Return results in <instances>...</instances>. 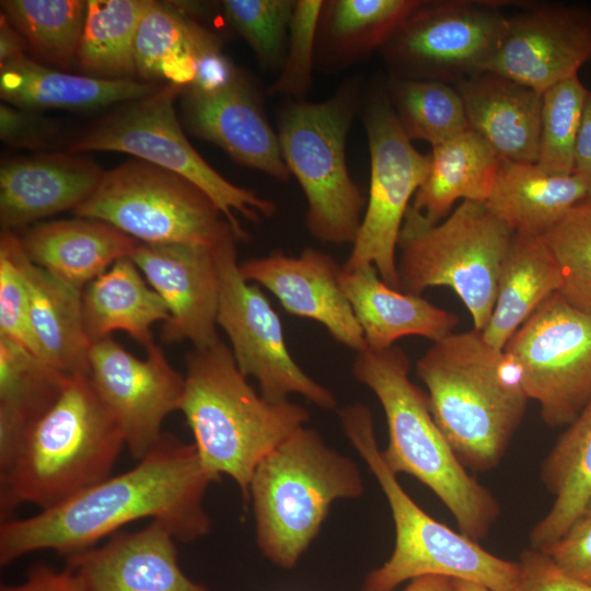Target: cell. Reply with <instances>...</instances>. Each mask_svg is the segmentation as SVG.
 Returning a JSON list of instances; mask_svg holds the SVG:
<instances>
[{"instance_id": "cell-43", "label": "cell", "mask_w": 591, "mask_h": 591, "mask_svg": "<svg viewBox=\"0 0 591 591\" xmlns=\"http://www.w3.org/2000/svg\"><path fill=\"white\" fill-rule=\"evenodd\" d=\"M0 336L40 358L31 325L27 289L13 254L11 232L0 235Z\"/></svg>"}, {"instance_id": "cell-35", "label": "cell", "mask_w": 591, "mask_h": 591, "mask_svg": "<svg viewBox=\"0 0 591 591\" xmlns=\"http://www.w3.org/2000/svg\"><path fill=\"white\" fill-rule=\"evenodd\" d=\"M220 46L212 32L176 5L153 1L137 32V76L149 82L165 80L188 86L195 79L198 56Z\"/></svg>"}, {"instance_id": "cell-46", "label": "cell", "mask_w": 591, "mask_h": 591, "mask_svg": "<svg viewBox=\"0 0 591 591\" xmlns=\"http://www.w3.org/2000/svg\"><path fill=\"white\" fill-rule=\"evenodd\" d=\"M520 591H591L564 573L543 552L529 548L519 559Z\"/></svg>"}, {"instance_id": "cell-9", "label": "cell", "mask_w": 591, "mask_h": 591, "mask_svg": "<svg viewBox=\"0 0 591 591\" xmlns=\"http://www.w3.org/2000/svg\"><path fill=\"white\" fill-rule=\"evenodd\" d=\"M359 105L358 84L348 82L325 101L291 102L279 116L282 159L305 195L306 228L323 243L352 244L366 209L346 162L347 135Z\"/></svg>"}, {"instance_id": "cell-48", "label": "cell", "mask_w": 591, "mask_h": 591, "mask_svg": "<svg viewBox=\"0 0 591 591\" xmlns=\"http://www.w3.org/2000/svg\"><path fill=\"white\" fill-rule=\"evenodd\" d=\"M0 591H82V589L69 568L56 570L48 565L36 564L30 568L23 582L1 584Z\"/></svg>"}, {"instance_id": "cell-39", "label": "cell", "mask_w": 591, "mask_h": 591, "mask_svg": "<svg viewBox=\"0 0 591 591\" xmlns=\"http://www.w3.org/2000/svg\"><path fill=\"white\" fill-rule=\"evenodd\" d=\"M590 92L576 74L542 93L536 164L545 173H573L577 137Z\"/></svg>"}, {"instance_id": "cell-8", "label": "cell", "mask_w": 591, "mask_h": 591, "mask_svg": "<svg viewBox=\"0 0 591 591\" xmlns=\"http://www.w3.org/2000/svg\"><path fill=\"white\" fill-rule=\"evenodd\" d=\"M513 234L485 202L464 200L438 223L409 206L397 243L401 290L420 294L430 287L451 288L473 328L483 332Z\"/></svg>"}, {"instance_id": "cell-23", "label": "cell", "mask_w": 591, "mask_h": 591, "mask_svg": "<svg viewBox=\"0 0 591 591\" xmlns=\"http://www.w3.org/2000/svg\"><path fill=\"white\" fill-rule=\"evenodd\" d=\"M470 129L501 159L536 163L542 93L493 71H482L454 85Z\"/></svg>"}, {"instance_id": "cell-5", "label": "cell", "mask_w": 591, "mask_h": 591, "mask_svg": "<svg viewBox=\"0 0 591 591\" xmlns=\"http://www.w3.org/2000/svg\"><path fill=\"white\" fill-rule=\"evenodd\" d=\"M352 375L369 387L384 412L389 443L382 450L386 466L427 486L452 513L465 536L486 537L500 514L488 488L461 463L430 409L427 393L409 379V359L392 346L357 352Z\"/></svg>"}, {"instance_id": "cell-6", "label": "cell", "mask_w": 591, "mask_h": 591, "mask_svg": "<svg viewBox=\"0 0 591 591\" xmlns=\"http://www.w3.org/2000/svg\"><path fill=\"white\" fill-rule=\"evenodd\" d=\"M338 416L346 438L385 495L395 526L391 556L366 576L362 591H394L405 581L428 575L473 581L491 591H520L518 561L500 558L437 521L404 490L383 460L368 406L349 404Z\"/></svg>"}, {"instance_id": "cell-26", "label": "cell", "mask_w": 591, "mask_h": 591, "mask_svg": "<svg viewBox=\"0 0 591 591\" xmlns=\"http://www.w3.org/2000/svg\"><path fill=\"white\" fill-rule=\"evenodd\" d=\"M20 239L34 264L80 291L139 244L106 222L80 217L35 224Z\"/></svg>"}, {"instance_id": "cell-21", "label": "cell", "mask_w": 591, "mask_h": 591, "mask_svg": "<svg viewBox=\"0 0 591 591\" xmlns=\"http://www.w3.org/2000/svg\"><path fill=\"white\" fill-rule=\"evenodd\" d=\"M175 537L159 520L116 532L100 546L67 557L82 591H209L181 569Z\"/></svg>"}, {"instance_id": "cell-27", "label": "cell", "mask_w": 591, "mask_h": 591, "mask_svg": "<svg viewBox=\"0 0 591 591\" xmlns=\"http://www.w3.org/2000/svg\"><path fill=\"white\" fill-rule=\"evenodd\" d=\"M162 85L136 79L108 80L72 74L23 56L0 67L2 102L28 111H93L128 103Z\"/></svg>"}, {"instance_id": "cell-44", "label": "cell", "mask_w": 591, "mask_h": 591, "mask_svg": "<svg viewBox=\"0 0 591 591\" xmlns=\"http://www.w3.org/2000/svg\"><path fill=\"white\" fill-rule=\"evenodd\" d=\"M0 138L14 148L46 151L56 148L61 129L57 121L37 112L1 102Z\"/></svg>"}, {"instance_id": "cell-34", "label": "cell", "mask_w": 591, "mask_h": 591, "mask_svg": "<svg viewBox=\"0 0 591 591\" xmlns=\"http://www.w3.org/2000/svg\"><path fill=\"white\" fill-rule=\"evenodd\" d=\"M541 479L555 499L530 532L531 547L535 549L559 538L582 514L591 496V399L543 460Z\"/></svg>"}, {"instance_id": "cell-18", "label": "cell", "mask_w": 591, "mask_h": 591, "mask_svg": "<svg viewBox=\"0 0 591 591\" xmlns=\"http://www.w3.org/2000/svg\"><path fill=\"white\" fill-rule=\"evenodd\" d=\"M130 259L169 310L161 327L162 340H188L194 348H205L220 339L219 277L211 248L139 243Z\"/></svg>"}, {"instance_id": "cell-16", "label": "cell", "mask_w": 591, "mask_h": 591, "mask_svg": "<svg viewBox=\"0 0 591 591\" xmlns=\"http://www.w3.org/2000/svg\"><path fill=\"white\" fill-rule=\"evenodd\" d=\"M146 351L138 359L107 337L92 343L89 358L91 382L138 461L160 440L164 419L179 410L185 386L158 345Z\"/></svg>"}, {"instance_id": "cell-22", "label": "cell", "mask_w": 591, "mask_h": 591, "mask_svg": "<svg viewBox=\"0 0 591 591\" xmlns=\"http://www.w3.org/2000/svg\"><path fill=\"white\" fill-rule=\"evenodd\" d=\"M103 171L72 152L2 161L0 167L1 232H13L65 210H76L96 189Z\"/></svg>"}, {"instance_id": "cell-40", "label": "cell", "mask_w": 591, "mask_h": 591, "mask_svg": "<svg viewBox=\"0 0 591 591\" xmlns=\"http://www.w3.org/2000/svg\"><path fill=\"white\" fill-rule=\"evenodd\" d=\"M542 237L561 270L559 293L591 314V196L571 207Z\"/></svg>"}, {"instance_id": "cell-51", "label": "cell", "mask_w": 591, "mask_h": 591, "mask_svg": "<svg viewBox=\"0 0 591 591\" xmlns=\"http://www.w3.org/2000/svg\"><path fill=\"white\" fill-rule=\"evenodd\" d=\"M403 591H456V588L452 578L428 575L410 580Z\"/></svg>"}, {"instance_id": "cell-10", "label": "cell", "mask_w": 591, "mask_h": 591, "mask_svg": "<svg viewBox=\"0 0 591 591\" xmlns=\"http://www.w3.org/2000/svg\"><path fill=\"white\" fill-rule=\"evenodd\" d=\"M184 86L166 83L157 92L125 103L68 144L67 151L128 153L172 171L202 189L218 206L237 240L247 239L236 213L251 221L271 217L276 205L219 174L186 138L175 111Z\"/></svg>"}, {"instance_id": "cell-28", "label": "cell", "mask_w": 591, "mask_h": 591, "mask_svg": "<svg viewBox=\"0 0 591 591\" xmlns=\"http://www.w3.org/2000/svg\"><path fill=\"white\" fill-rule=\"evenodd\" d=\"M586 197L575 174L551 175L536 163L501 159L485 204L514 233L542 237Z\"/></svg>"}, {"instance_id": "cell-36", "label": "cell", "mask_w": 591, "mask_h": 591, "mask_svg": "<svg viewBox=\"0 0 591 591\" xmlns=\"http://www.w3.org/2000/svg\"><path fill=\"white\" fill-rule=\"evenodd\" d=\"M152 0H89L77 65L84 74L135 79L136 37Z\"/></svg>"}, {"instance_id": "cell-53", "label": "cell", "mask_w": 591, "mask_h": 591, "mask_svg": "<svg viewBox=\"0 0 591 591\" xmlns=\"http://www.w3.org/2000/svg\"><path fill=\"white\" fill-rule=\"evenodd\" d=\"M583 514L591 515V496L589 497L588 501L584 505Z\"/></svg>"}, {"instance_id": "cell-42", "label": "cell", "mask_w": 591, "mask_h": 591, "mask_svg": "<svg viewBox=\"0 0 591 591\" xmlns=\"http://www.w3.org/2000/svg\"><path fill=\"white\" fill-rule=\"evenodd\" d=\"M323 0H298L289 26L286 55L271 94L302 99L312 85Z\"/></svg>"}, {"instance_id": "cell-37", "label": "cell", "mask_w": 591, "mask_h": 591, "mask_svg": "<svg viewBox=\"0 0 591 591\" xmlns=\"http://www.w3.org/2000/svg\"><path fill=\"white\" fill-rule=\"evenodd\" d=\"M2 14L24 37L33 59L54 68L77 65L88 1L2 0Z\"/></svg>"}, {"instance_id": "cell-7", "label": "cell", "mask_w": 591, "mask_h": 591, "mask_svg": "<svg viewBox=\"0 0 591 591\" xmlns=\"http://www.w3.org/2000/svg\"><path fill=\"white\" fill-rule=\"evenodd\" d=\"M358 465L314 429L299 427L256 466L250 485L256 542L273 564L291 569L318 535L338 499L363 494Z\"/></svg>"}, {"instance_id": "cell-20", "label": "cell", "mask_w": 591, "mask_h": 591, "mask_svg": "<svg viewBox=\"0 0 591 591\" xmlns=\"http://www.w3.org/2000/svg\"><path fill=\"white\" fill-rule=\"evenodd\" d=\"M341 268L333 256L313 247L299 256L278 251L240 264L246 281L265 287L288 313L322 324L336 341L357 354L367 344L343 291Z\"/></svg>"}, {"instance_id": "cell-3", "label": "cell", "mask_w": 591, "mask_h": 591, "mask_svg": "<svg viewBox=\"0 0 591 591\" xmlns=\"http://www.w3.org/2000/svg\"><path fill=\"white\" fill-rule=\"evenodd\" d=\"M179 410L194 436L204 468L217 480L232 478L244 499L258 463L310 415L291 401L269 402L248 383L220 339L186 356Z\"/></svg>"}, {"instance_id": "cell-50", "label": "cell", "mask_w": 591, "mask_h": 591, "mask_svg": "<svg viewBox=\"0 0 591 591\" xmlns=\"http://www.w3.org/2000/svg\"><path fill=\"white\" fill-rule=\"evenodd\" d=\"M27 44L4 14H0V67L26 56Z\"/></svg>"}, {"instance_id": "cell-38", "label": "cell", "mask_w": 591, "mask_h": 591, "mask_svg": "<svg viewBox=\"0 0 591 591\" xmlns=\"http://www.w3.org/2000/svg\"><path fill=\"white\" fill-rule=\"evenodd\" d=\"M389 102L406 134L431 147L470 129L463 101L454 85L427 80L387 77Z\"/></svg>"}, {"instance_id": "cell-32", "label": "cell", "mask_w": 591, "mask_h": 591, "mask_svg": "<svg viewBox=\"0 0 591 591\" xmlns=\"http://www.w3.org/2000/svg\"><path fill=\"white\" fill-rule=\"evenodd\" d=\"M421 0L324 1L315 65L338 70L381 49Z\"/></svg>"}, {"instance_id": "cell-19", "label": "cell", "mask_w": 591, "mask_h": 591, "mask_svg": "<svg viewBox=\"0 0 591 591\" xmlns=\"http://www.w3.org/2000/svg\"><path fill=\"white\" fill-rule=\"evenodd\" d=\"M181 116L196 137L220 147L236 163L286 182L290 172L278 136L269 125L262 101L241 70L220 90L204 92L185 86Z\"/></svg>"}, {"instance_id": "cell-12", "label": "cell", "mask_w": 591, "mask_h": 591, "mask_svg": "<svg viewBox=\"0 0 591 591\" xmlns=\"http://www.w3.org/2000/svg\"><path fill=\"white\" fill-rule=\"evenodd\" d=\"M508 3L421 0L380 49L389 76L455 85L485 71L503 36Z\"/></svg>"}, {"instance_id": "cell-33", "label": "cell", "mask_w": 591, "mask_h": 591, "mask_svg": "<svg viewBox=\"0 0 591 591\" xmlns=\"http://www.w3.org/2000/svg\"><path fill=\"white\" fill-rule=\"evenodd\" d=\"M70 376L0 336V471L27 430L56 402Z\"/></svg>"}, {"instance_id": "cell-29", "label": "cell", "mask_w": 591, "mask_h": 591, "mask_svg": "<svg viewBox=\"0 0 591 591\" xmlns=\"http://www.w3.org/2000/svg\"><path fill=\"white\" fill-rule=\"evenodd\" d=\"M563 287V275L543 237L514 233L503 259L495 305L482 332L491 346L503 349L538 306Z\"/></svg>"}, {"instance_id": "cell-49", "label": "cell", "mask_w": 591, "mask_h": 591, "mask_svg": "<svg viewBox=\"0 0 591 591\" xmlns=\"http://www.w3.org/2000/svg\"><path fill=\"white\" fill-rule=\"evenodd\" d=\"M572 174L581 179L588 190V196H591V92L577 137Z\"/></svg>"}, {"instance_id": "cell-45", "label": "cell", "mask_w": 591, "mask_h": 591, "mask_svg": "<svg viewBox=\"0 0 591 591\" xmlns=\"http://www.w3.org/2000/svg\"><path fill=\"white\" fill-rule=\"evenodd\" d=\"M543 552L564 573L591 587V515L581 514Z\"/></svg>"}, {"instance_id": "cell-24", "label": "cell", "mask_w": 591, "mask_h": 591, "mask_svg": "<svg viewBox=\"0 0 591 591\" xmlns=\"http://www.w3.org/2000/svg\"><path fill=\"white\" fill-rule=\"evenodd\" d=\"M339 280L369 349H386L412 335L437 341L459 324L456 314L385 283L371 264L341 268Z\"/></svg>"}, {"instance_id": "cell-41", "label": "cell", "mask_w": 591, "mask_h": 591, "mask_svg": "<svg viewBox=\"0 0 591 591\" xmlns=\"http://www.w3.org/2000/svg\"><path fill=\"white\" fill-rule=\"evenodd\" d=\"M296 1L224 0L223 18L248 44L259 65L280 70Z\"/></svg>"}, {"instance_id": "cell-31", "label": "cell", "mask_w": 591, "mask_h": 591, "mask_svg": "<svg viewBox=\"0 0 591 591\" xmlns=\"http://www.w3.org/2000/svg\"><path fill=\"white\" fill-rule=\"evenodd\" d=\"M500 162L494 148L472 129L433 146L428 173L410 206L438 223L459 199L486 202Z\"/></svg>"}, {"instance_id": "cell-1", "label": "cell", "mask_w": 591, "mask_h": 591, "mask_svg": "<svg viewBox=\"0 0 591 591\" xmlns=\"http://www.w3.org/2000/svg\"><path fill=\"white\" fill-rule=\"evenodd\" d=\"M213 482L194 443L163 432L131 470L35 515L1 522L0 565L44 549L68 557L147 518L164 523L177 542H194L211 528L204 496Z\"/></svg>"}, {"instance_id": "cell-11", "label": "cell", "mask_w": 591, "mask_h": 591, "mask_svg": "<svg viewBox=\"0 0 591 591\" xmlns=\"http://www.w3.org/2000/svg\"><path fill=\"white\" fill-rule=\"evenodd\" d=\"M74 213L106 222L144 244H188L212 250L234 234L202 189L140 159L105 171L94 193Z\"/></svg>"}, {"instance_id": "cell-17", "label": "cell", "mask_w": 591, "mask_h": 591, "mask_svg": "<svg viewBox=\"0 0 591 591\" xmlns=\"http://www.w3.org/2000/svg\"><path fill=\"white\" fill-rule=\"evenodd\" d=\"M591 61V8L561 2L523 4L508 14L499 48L485 71L540 93Z\"/></svg>"}, {"instance_id": "cell-15", "label": "cell", "mask_w": 591, "mask_h": 591, "mask_svg": "<svg viewBox=\"0 0 591 591\" xmlns=\"http://www.w3.org/2000/svg\"><path fill=\"white\" fill-rule=\"evenodd\" d=\"M503 349L548 427L568 426L591 399V314L559 292L538 306Z\"/></svg>"}, {"instance_id": "cell-2", "label": "cell", "mask_w": 591, "mask_h": 591, "mask_svg": "<svg viewBox=\"0 0 591 591\" xmlns=\"http://www.w3.org/2000/svg\"><path fill=\"white\" fill-rule=\"evenodd\" d=\"M431 414L461 463L488 472L503 457L530 401L518 364L475 328L433 341L416 362Z\"/></svg>"}, {"instance_id": "cell-13", "label": "cell", "mask_w": 591, "mask_h": 591, "mask_svg": "<svg viewBox=\"0 0 591 591\" xmlns=\"http://www.w3.org/2000/svg\"><path fill=\"white\" fill-rule=\"evenodd\" d=\"M362 111L370 185L362 221L343 268L371 264L385 283L401 290L398 236L409 201L428 173L430 154L412 144L389 102L384 83L371 88Z\"/></svg>"}, {"instance_id": "cell-52", "label": "cell", "mask_w": 591, "mask_h": 591, "mask_svg": "<svg viewBox=\"0 0 591 591\" xmlns=\"http://www.w3.org/2000/svg\"><path fill=\"white\" fill-rule=\"evenodd\" d=\"M456 591H491L490 589L473 581L454 579Z\"/></svg>"}, {"instance_id": "cell-30", "label": "cell", "mask_w": 591, "mask_h": 591, "mask_svg": "<svg viewBox=\"0 0 591 591\" xmlns=\"http://www.w3.org/2000/svg\"><path fill=\"white\" fill-rule=\"evenodd\" d=\"M82 317L91 344L123 331L147 349L154 344L152 325L164 323L169 310L130 257H124L82 290Z\"/></svg>"}, {"instance_id": "cell-47", "label": "cell", "mask_w": 591, "mask_h": 591, "mask_svg": "<svg viewBox=\"0 0 591 591\" xmlns=\"http://www.w3.org/2000/svg\"><path fill=\"white\" fill-rule=\"evenodd\" d=\"M240 71L222 53L221 46L215 47L198 56L195 79L188 86L204 92L220 90L232 82Z\"/></svg>"}, {"instance_id": "cell-4", "label": "cell", "mask_w": 591, "mask_h": 591, "mask_svg": "<svg viewBox=\"0 0 591 591\" xmlns=\"http://www.w3.org/2000/svg\"><path fill=\"white\" fill-rule=\"evenodd\" d=\"M121 430L89 374L70 376L0 471L1 522L21 503L51 508L111 476Z\"/></svg>"}, {"instance_id": "cell-14", "label": "cell", "mask_w": 591, "mask_h": 591, "mask_svg": "<svg viewBox=\"0 0 591 591\" xmlns=\"http://www.w3.org/2000/svg\"><path fill=\"white\" fill-rule=\"evenodd\" d=\"M234 234L212 248L219 277L217 324L227 334L236 366L254 378L269 402L299 394L324 409H333L332 391L310 378L288 350L280 318L266 296L246 281L236 258Z\"/></svg>"}, {"instance_id": "cell-25", "label": "cell", "mask_w": 591, "mask_h": 591, "mask_svg": "<svg viewBox=\"0 0 591 591\" xmlns=\"http://www.w3.org/2000/svg\"><path fill=\"white\" fill-rule=\"evenodd\" d=\"M11 243L26 285L40 358L67 376L89 374L92 344L83 324L82 291L34 264L18 233L11 232Z\"/></svg>"}]
</instances>
